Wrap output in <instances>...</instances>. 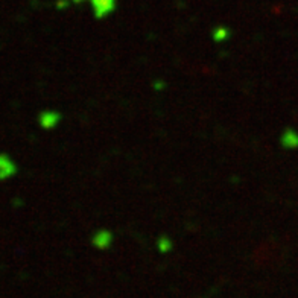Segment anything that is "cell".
Masks as SVG:
<instances>
[{
	"instance_id": "6da1fadb",
	"label": "cell",
	"mask_w": 298,
	"mask_h": 298,
	"mask_svg": "<svg viewBox=\"0 0 298 298\" xmlns=\"http://www.w3.org/2000/svg\"><path fill=\"white\" fill-rule=\"evenodd\" d=\"M14 172V165L9 162V158L0 155V178H8Z\"/></svg>"
}]
</instances>
